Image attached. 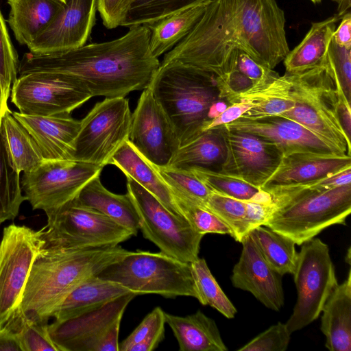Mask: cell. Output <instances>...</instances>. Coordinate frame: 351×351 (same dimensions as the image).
I'll return each mask as SVG.
<instances>
[{"label":"cell","instance_id":"cell-9","mask_svg":"<svg viewBox=\"0 0 351 351\" xmlns=\"http://www.w3.org/2000/svg\"><path fill=\"white\" fill-rule=\"evenodd\" d=\"M126 178L127 193L137 210L143 237L170 256L189 263L196 260L204 235L197 232L184 218L167 210L134 180Z\"/></svg>","mask_w":351,"mask_h":351},{"label":"cell","instance_id":"cell-17","mask_svg":"<svg viewBox=\"0 0 351 351\" xmlns=\"http://www.w3.org/2000/svg\"><path fill=\"white\" fill-rule=\"evenodd\" d=\"M219 127L226 146L219 170L261 189L278 167L282 154L254 134Z\"/></svg>","mask_w":351,"mask_h":351},{"label":"cell","instance_id":"cell-15","mask_svg":"<svg viewBox=\"0 0 351 351\" xmlns=\"http://www.w3.org/2000/svg\"><path fill=\"white\" fill-rule=\"evenodd\" d=\"M11 101L25 114L48 116L69 113L93 97L84 87L61 74L36 71L17 77Z\"/></svg>","mask_w":351,"mask_h":351},{"label":"cell","instance_id":"cell-41","mask_svg":"<svg viewBox=\"0 0 351 351\" xmlns=\"http://www.w3.org/2000/svg\"><path fill=\"white\" fill-rule=\"evenodd\" d=\"M204 206L217 215L231 230V237L240 242L248 234L245 218L246 201L210 191Z\"/></svg>","mask_w":351,"mask_h":351},{"label":"cell","instance_id":"cell-39","mask_svg":"<svg viewBox=\"0 0 351 351\" xmlns=\"http://www.w3.org/2000/svg\"><path fill=\"white\" fill-rule=\"evenodd\" d=\"M14 331L22 351H58L49 332V322L32 319L16 310L5 324Z\"/></svg>","mask_w":351,"mask_h":351},{"label":"cell","instance_id":"cell-56","mask_svg":"<svg viewBox=\"0 0 351 351\" xmlns=\"http://www.w3.org/2000/svg\"><path fill=\"white\" fill-rule=\"evenodd\" d=\"M350 0H341L339 3L338 13L337 14L342 18L346 13V11L350 8Z\"/></svg>","mask_w":351,"mask_h":351},{"label":"cell","instance_id":"cell-53","mask_svg":"<svg viewBox=\"0 0 351 351\" xmlns=\"http://www.w3.org/2000/svg\"><path fill=\"white\" fill-rule=\"evenodd\" d=\"M0 351H22L16 333L6 325L0 328Z\"/></svg>","mask_w":351,"mask_h":351},{"label":"cell","instance_id":"cell-34","mask_svg":"<svg viewBox=\"0 0 351 351\" xmlns=\"http://www.w3.org/2000/svg\"><path fill=\"white\" fill-rule=\"evenodd\" d=\"M248 234L266 261L278 274L293 275L298 254L293 241L264 226L256 227Z\"/></svg>","mask_w":351,"mask_h":351},{"label":"cell","instance_id":"cell-50","mask_svg":"<svg viewBox=\"0 0 351 351\" xmlns=\"http://www.w3.org/2000/svg\"><path fill=\"white\" fill-rule=\"evenodd\" d=\"M252 107V104L247 101H241L231 104L218 117L208 121L204 131L230 123L241 118Z\"/></svg>","mask_w":351,"mask_h":351},{"label":"cell","instance_id":"cell-20","mask_svg":"<svg viewBox=\"0 0 351 351\" xmlns=\"http://www.w3.org/2000/svg\"><path fill=\"white\" fill-rule=\"evenodd\" d=\"M222 126L229 130L247 132L258 136L274 145L282 156L299 152L337 153L297 122L280 116L258 119L241 117Z\"/></svg>","mask_w":351,"mask_h":351},{"label":"cell","instance_id":"cell-5","mask_svg":"<svg viewBox=\"0 0 351 351\" xmlns=\"http://www.w3.org/2000/svg\"><path fill=\"white\" fill-rule=\"evenodd\" d=\"M149 85L180 147L204 131L210 107L221 99L215 76L178 62L160 65Z\"/></svg>","mask_w":351,"mask_h":351},{"label":"cell","instance_id":"cell-46","mask_svg":"<svg viewBox=\"0 0 351 351\" xmlns=\"http://www.w3.org/2000/svg\"><path fill=\"white\" fill-rule=\"evenodd\" d=\"M326 64L346 98L351 102V48L338 45L332 37Z\"/></svg>","mask_w":351,"mask_h":351},{"label":"cell","instance_id":"cell-7","mask_svg":"<svg viewBox=\"0 0 351 351\" xmlns=\"http://www.w3.org/2000/svg\"><path fill=\"white\" fill-rule=\"evenodd\" d=\"M97 277L117 282L138 295L156 293L165 298L199 299L191 263L162 252H132L108 266Z\"/></svg>","mask_w":351,"mask_h":351},{"label":"cell","instance_id":"cell-40","mask_svg":"<svg viewBox=\"0 0 351 351\" xmlns=\"http://www.w3.org/2000/svg\"><path fill=\"white\" fill-rule=\"evenodd\" d=\"M165 313L154 308L138 326L119 343V351H152L165 337Z\"/></svg>","mask_w":351,"mask_h":351},{"label":"cell","instance_id":"cell-47","mask_svg":"<svg viewBox=\"0 0 351 351\" xmlns=\"http://www.w3.org/2000/svg\"><path fill=\"white\" fill-rule=\"evenodd\" d=\"M291 335L286 324L278 322L257 335L238 351H285L291 341Z\"/></svg>","mask_w":351,"mask_h":351},{"label":"cell","instance_id":"cell-52","mask_svg":"<svg viewBox=\"0 0 351 351\" xmlns=\"http://www.w3.org/2000/svg\"><path fill=\"white\" fill-rule=\"evenodd\" d=\"M332 38L339 45L351 48V14L346 13L339 27L335 29Z\"/></svg>","mask_w":351,"mask_h":351},{"label":"cell","instance_id":"cell-43","mask_svg":"<svg viewBox=\"0 0 351 351\" xmlns=\"http://www.w3.org/2000/svg\"><path fill=\"white\" fill-rule=\"evenodd\" d=\"M173 200L181 215L198 233L228 234L229 227L204 206L184 197L172 193Z\"/></svg>","mask_w":351,"mask_h":351},{"label":"cell","instance_id":"cell-10","mask_svg":"<svg viewBox=\"0 0 351 351\" xmlns=\"http://www.w3.org/2000/svg\"><path fill=\"white\" fill-rule=\"evenodd\" d=\"M293 278L298 298L285 323L292 333L315 321L334 287L338 284L327 244L313 238L302 245Z\"/></svg>","mask_w":351,"mask_h":351},{"label":"cell","instance_id":"cell-36","mask_svg":"<svg viewBox=\"0 0 351 351\" xmlns=\"http://www.w3.org/2000/svg\"><path fill=\"white\" fill-rule=\"evenodd\" d=\"M191 267L199 296L198 301L202 305L210 306L228 319L234 318L237 311L217 283L205 259L198 257L191 263Z\"/></svg>","mask_w":351,"mask_h":351},{"label":"cell","instance_id":"cell-29","mask_svg":"<svg viewBox=\"0 0 351 351\" xmlns=\"http://www.w3.org/2000/svg\"><path fill=\"white\" fill-rule=\"evenodd\" d=\"M340 19L336 14L324 21L313 23L302 42L289 51L283 60L286 73H299L324 64L336 23Z\"/></svg>","mask_w":351,"mask_h":351},{"label":"cell","instance_id":"cell-11","mask_svg":"<svg viewBox=\"0 0 351 351\" xmlns=\"http://www.w3.org/2000/svg\"><path fill=\"white\" fill-rule=\"evenodd\" d=\"M131 292L77 316L49 324L50 337L58 351H119L121 321Z\"/></svg>","mask_w":351,"mask_h":351},{"label":"cell","instance_id":"cell-18","mask_svg":"<svg viewBox=\"0 0 351 351\" xmlns=\"http://www.w3.org/2000/svg\"><path fill=\"white\" fill-rule=\"evenodd\" d=\"M97 0H66L52 23L27 46L34 54H49L86 44L95 24Z\"/></svg>","mask_w":351,"mask_h":351},{"label":"cell","instance_id":"cell-55","mask_svg":"<svg viewBox=\"0 0 351 351\" xmlns=\"http://www.w3.org/2000/svg\"><path fill=\"white\" fill-rule=\"evenodd\" d=\"M8 108H9L8 106V100L4 97L3 90L0 84V125L1 118Z\"/></svg>","mask_w":351,"mask_h":351},{"label":"cell","instance_id":"cell-58","mask_svg":"<svg viewBox=\"0 0 351 351\" xmlns=\"http://www.w3.org/2000/svg\"><path fill=\"white\" fill-rule=\"evenodd\" d=\"M60 1H62L64 3H65L66 0H60Z\"/></svg>","mask_w":351,"mask_h":351},{"label":"cell","instance_id":"cell-35","mask_svg":"<svg viewBox=\"0 0 351 351\" xmlns=\"http://www.w3.org/2000/svg\"><path fill=\"white\" fill-rule=\"evenodd\" d=\"M190 169L210 191L243 201L261 200L268 193L230 174L202 167Z\"/></svg>","mask_w":351,"mask_h":351},{"label":"cell","instance_id":"cell-32","mask_svg":"<svg viewBox=\"0 0 351 351\" xmlns=\"http://www.w3.org/2000/svg\"><path fill=\"white\" fill-rule=\"evenodd\" d=\"M225 156L226 146L218 126L203 131L193 140L180 146L168 166L219 170Z\"/></svg>","mask_w":351,"mask_h":351},{"label":"cell","instance_id":"cell-13","mask_svg":"<svg viewBox=\"0 0 351 351\" xmlns=\"http://www.w3.org/2000/svg\"><path fill=\"white\" fill-rule=\"evenodd\" d=\"M43 228L33 230L12 223L3 228L0 242V328L19 307L32 267L45 240Z\"/></svg>","mask_w":351,"mask_h":351},{"label":"cell","instance_id":"cell-45","mask_svg":"<svg viewBox=\"0 0 351 351\" xmlns=\"http://www.w3.org/2000/svg\"><path fill=\"white\" fill-rule=\"evenodd\" d=\"M19 64L18 53L0 10V84L7 100L10 96L11 86L17 78Z\"/></svg>","mask_w":351,"mask_h":351},{"label":"cell","instance_id":"cell-28","mask_svg":"<svg viewBox=\"0 0 351 351\" xmlns=\"http://www.w3.org/2000/svg\"><path fill=\"white\" fill-rule=\"evenodd\" d=\"M132 291L121 285L91 276L77 286L53 314L55 320L69 319L99 308Z\"/></svg>","mask_w":351,"mask_h":351},{"label":"cell","instance_id":"cell-42","mask_svg":"<svg viewBox=\"0 0 351 351\" xmlns=\"http://www.w3.org/2000/svg\"><path fill=\"white\" fill-rule=\"evenodd\" d=\"M155 167L171 193L204 206L210 190L190 169L170 166Z\"/></svg>","mask_w":351,"mask_h":351},{"label":"cell","instance_id":"cell-2","mask_svg":"<svg viewBox=\"0 0 351 351\" xmlns=\"http://www.w3.org/2000/svg\"><path fill=\"white\" fill-rule=\"evenodd\" d=\"M149 38L145 25H134L113 40L49 54L27 52L20 60L19 74L56 73L76 82L93 97H125L147 88L160 66L150 51Z\"/></svg>","mask_w":351,"mask_h":351},{"label":"cell","instance_id":"cell-16","mask_svg":"<svg viewBox=\"0 0 351 351\" xmlns=\"http://www.w3.org/2000/svg\"><path fill=\"white\" fill-rule=\"evenodd\" d=\"M128 140L157 167L168 166L180 147L174 129L149 85L143 89L132 113Z\"/></svg>","mask_w":351,"mask_h":351},{"label":"cell","instance_id":"cell-14","mask_svg":"<svg viewBox=\"0 0 351 351\" xmlns=\"http://www.w3.org/2000/svg\"><path fill=\"white\" fill-rule=\"evenodd\" d=\"M104 167L74 160H45L34 169L23 172L21 186L33 210L47 211L77 197Z\"/></svg>","mask_w":351,"mask_h":351},{"label":"cell","instance_id":"cell-3","mask_svg":"<svg viewBox=\"0 0 351 351\" xmlns=\"http://www.w3.org/2000/svg\"><path fill=\"white\" fill-rule=\"evenodd\" d=\"M130 252L119 245L64 249L44 244L33 263L17 310L36 320L49 322L77 286Z\"/></svg>","mask_w":351,"mask_h":351},{"label":"cell","instance_id":"cell-44","mask_svg":"<svg viewBox=\"0 0 351 351\" xmlns=\"http://www.w3.org/2000/svg\"><path fill=\"white\" fill-rule=\"evenodd\" d=\"M233 70L239 71L250 80L254 84L253 88L263 86L279 76L274 69L260 63L239 48H234L230 52L225 74Z\"/></svg>","mask_w":351,"mask_h":351},{"label":"cell","instance_id":"cell-54","mask_svg":"<svg viewBox=\"0 0 351 351\" xmlns=\"http://www.w3.org/2000/svg\"><path fill=\"white\" fill-rule=\"evenodd\" d=\"M230 104L225 100L219 99L211 105L208 112V119L210 120L218 117Z\"/></svg>","mask_w":351,"mask_h":351},{"label":"cell","instance_id":"cell-57","mask_svg":"<svg viewBox=\"0 0 351 351\" xmlns=\"http://www.w3.org/2000/svg\"><path fill=\"white\" fill-rule=\"evenodd\" d=\"M313 3H319L322 0H311ZM334 1H337L338 3L340 2L341 0H334Z\"/></svg>","mask_w":351,"mask_h":351},{"label":"cell","instance_id":"cell-1","mask_svg":"<svg viewBox=\"0 0 351 351\" xmlns=\"http://www.w3.org/2000/svg\"><path fill=\"white\" fill-rule=\"evenodd\" d=\"M285 25L276 0H212L160 65L178 62L221 77L230 52L239 48L274 69L290 51Z\"/></svg>","mask_w":351,"mask_h":351},{"label":"cell","instance_id":"cell-49","mask_svg":"<svg viewBox=\"0 0 351 351\" xmlns=\"http://www.w3.org/2000/svg\"><path fill=\"white\" fill-rule=\"evenodd\" d=\"M272 210L271 199L246 201L245 225L247 232L263 226Z\"/></svg>","mask_w":351,"mask_h":351},{"label":"cell","instance_id":"cell-33","mask_svg":"<svg viewBox=\"0 0 351 351\" xmlns=\"http://www.w3.org/2000/svg\"><path fill=\"white\" fill-rule=\"evenodd\" d=\"M210 1L197 4L145 25L150 32L149 49L153 56L158 58L186 36Z\"/></svg>","mask_w":351,"mask_h":351},{"label":"cell","instance_id":"cell-37","mask_svg":"<svg viewBox=\"0 0 351 351\" xmlns=\"http://www.w3.org/2000/svg\"><path fill=\"white\" fill-rule=\"evenodd\" d=\"M19 174L11 165L0 136V223L15 219L26 200Z\"/></svg>","mask_w":351,"mask_h":351},{"label":"cell","instance_id":"cell-6","mask_svg":"<svg viewBox=\"0 0 351 351\" xmlns=\"http://www.w3.org/2000/svg\"><path fill=\"white\" fill-rule=\"evenodd\" d=\"M292 109L279 116L297 122L335 152L351 156L350 138L339 116L338 86L326 64L289 73Z\"/></svg>","mask_w":351,"mask_h":351},{"label":"cell","instance_id":"cell-25","mask_svg":"<svg viewBox=\"0 0 351 351\" xmlns=\"http://www.w3.org/2000/svg\"><path fill=\"white\" fill-rule=\"evenodd\" d=\"M108 165L119 168L156 197L173 214L183 217L173 200L170 189L154 165L127 140L110 159Z\"/></svg>","mask_w":351,"mask_h":351},{"label":"cell","instance_id":"cell-4","mask_svg":"<svg viewBox=\"0 0 351 351\" xmlns=\"http://www.w3.org/2000/svg\"><path fill=\"white\" fill-rule=\"evenodd\" d=\"M261 189L270 195L272 203L263 226L295 245H301L329 226L346 225L351 213V183L325 190L305 184Z\"/></svg>","mask_w":351,"mask_h":351},{"label":"cell","instance_id":"cell-24","mask_svg":"<svg viewBox=\"0 0 351 351\" xmlns=\"http://www.w3.org/2000/svg\"><path fill=\"white\" fill-rule=\"evenodd\" d=\"M8 23L21 45L29 46L64 8L60 0H8Z\"/></svg>","mask_w":351,"mask_h":351},{"label":"cell","instance_id":"cell-48","mask_svg":"<svg viewBox=\"0 0 351 351\" xmlns=\"http://www.w3.org/2000/svg\"><path fill=\"white\" fill-rule=\"evenodd\" d=\"M134 0H97V11L108 29L121 26Z\"/></svg>","mask_w":351,"mask_h":351},{"label":"cell","instance_id":"cell-26","mask_svg":"<svg viewBox=\"0 0 351 351\" xmlns=\"http://www.w3.org/2000/svg\"><path fill=\"white\" fill-rule=\"evenodd\" d=\"M75 199L81 205L100 213L126 228L133 236L137 234L140 219L130 195L110 192L101 184L99 176L91 180Z\"/></svg>","mask_w":351,"mask_h":351},{"label":"cell","instance_id":"cell-51","mask_svg":"<svg viewBox=\"0 0 351 351\" xmlns=\"http://www.w3.org/2000/svg\"><path fill=\"white\" fill-rule=\"evenodd\" d=\"M338 86V112L342 127L350 138L351 134V106L350 102L346 98L343 90L339 85Z\"/></svg>","mask_w":351,"mask_h":351},{"label":"cell","instance_id":"cell-21","mask_svg":"<svg viewBox=\"0 0 351 351\" xmlns=\"http://www.w3.org/2000/svg\"><path fill=\"white\" fill-rule=\"evenodd\" d=\"M12 114L34 138L45 159L72 160L80 121L69 113L40 116L12 112Z\"/></svg>","mask_w":351,"mask_h":351},{"label":"cell","instance_id":"cell-38","mask_svg":"<svg viewBox=\"0 0 351 351\" xmlns=\"http://www.w3.org/2000/svg\"><path fill=\"white\" fill-rule=\"evenodd\" d=\"M212 0H134L121 26L147 25Z\"/></svg>","mask_w":351,"mask_h":351},{"label":"cell","instance_id":"cell-27","mask_svg":"<svg viewBox=\"0 0 351 351\" xmlns=\"http://www.w3.org/2000/svg\"><path fill=\"white\" fill-rule=\"evenodd\" d=\"M179 345L180 351H226L219 328L213 319L202 311L184 317L165 313Z\"/></svg>","mask_w":351,"mask_h":351},{"label":"cell","instance_id":"cell-30","mask_svg":"<svg viewBox=\"0 0 351 351\" xmlns=\"http://www.w3.org/2000/svg\"><path fill=\"white\" fill-rule=\"evenodd\" d=\"M0 136L9 161L19 173L30 171L45 160L34 138L10 108L1 118Z\"/></svg>","mask_w":351,"mask_h":351},{"label":"cell","instance_id":"cell-19","mask_svg":"<svg viewBox=\"0 0 351 351\" xmlns=\"http://www.w3.org/2000/svg\"><path fill=\"white\" fill-rule=\"evenodd\" d=\"M241 243V254L230 278L233 286L250 292L267 308L278 311L284 304L281 276L266 261L249 234Z\"/></svg>","mask_w":351,"mask_h":351},{"label":"cell","instance_id":"cell-22","mask_svg":"<svg viewBox=\"0 0 351 351\" xmlns=\"http://www.w3.org/2000/svg\"><path fill=\"white\" fill-rule=\"evenodd\" d=\"M350 167L351 156L333 152H294L282 156L278 167L262 187L304 184Z\"/></svg>","mask_w":351,"mask_h":351},{"label":"cell","instance_id":"cell-8","mask_svg":"<svg viewBox=\"0 0 351 351\" xmlns=\"http://www.w3.org/2000/svg\"><path fill=\"white\" fill-rule=\"evenodd\" d=\"M45 245L77 249L114 246L133 236L131 232L100 213L79 204L75 199L45 212Z\"/></svg>","mask_w":351,"mask_h":351},{"label":"cell","instance_id":"cell-12","mask_svg":"<svg viewBox=\"0 0 351 351\" xmlns=\"http://www.w3.org/2000/svg\"><path fill=\"white\" fill-rule=\"evenodd\" d=\"M132 113L125 97H106L80 120L72 160L105 167L128 140Z\"/></svg>","mask_w":351,"mask_h":351},{"label":"cell","instance_id":"cell-31","mask_svg":"<svg viewBox=\"0 0 351 351\" xmlns=\"http://www.w3.org/2000/svg\"><path fill=\"white\" fill-rule=\"evenodd\" d=\"M290 89L289 77L285 73L263 86L234 96L230 104L241 101L250 102L252 107L241 117L245 119H258L279 116L293 107Z\"/></svg>","mask_w":351,"mask_h":351},{"label":"cell","instance_id":"cell-23","mask_svg":"<svg viewBox=\"0 0 351 351\" xmlns=\"http://www.w3.org/2000/svg\"><path fill=\"white\" fill-rule=\"evenodd\" d=\"M321 330L326 337L325 346L330 351L351 350V270L346 279L337 284L322 312Z\"/></svg>","mask_w":351,"mask_h":351}]
</instances>
